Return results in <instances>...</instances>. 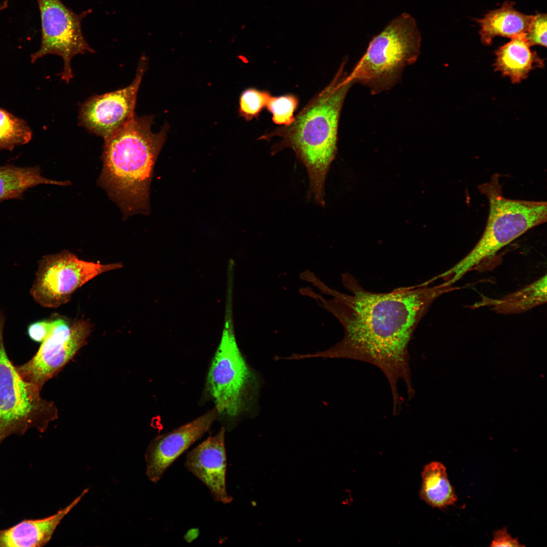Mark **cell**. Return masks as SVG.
Instances as JSON below:
<instances>
[{
  "label": "cell",
  "mask_w": 547,
  "mask_h": 547,
  "mask_svg": "<svg viewBox=\"0 0 547 547\" xmlns=\"http://www.w3.org/2000/svg\"><path fill=\"white\" fill-rule=\"evenodd\" d=\"M218 418L214 408L196 419L156 437L145 454L146 475L157 483L170 466L211 428Z\"/></svg>",
  "instance_id": "12"
},
{
  "label": "cell",
  "mask_w": 547,
  "mask_h": 547,
  "mask_svg": "<svg viewBox=\"0 0 547 547\" xmlns=\"http://www.w3.org/2000/svg\"><path fill=\"white\" fill-rule=\"evenodd\" d=\"M122 267L120 263L103 264L84 261L65 250L46 255L38 262L30 293L42 306L56 308L68 302L77 289L92 279Z\"/></svg>",
  "instance_id": "8"
},
{
  "label": "cell",
  "mask_w": 547,
  "mask_h": 547,
  "mask_svg": "<svg viewBox=\"0 0 547 547\" xmlns=\"http://www.w3.org/2000/svg\"><path fill=\"white\" fill-rule=\"evenodd\" d=\"M5 321L0 311V445L10 436H21L31 428L44 432L58 417L54 403L25 381L9 359L4 340Z\"/></svg>",
  "instance_id": "6"
},
{
  "label": "cell",
  "mask_w": 547,
  "mask_h": 547,
  "mask_svg": "<svg viewBox=\"0 0 547 547\" xmlns=\"http://www.w3.org/2000/svg\"><path fill=\"white\" fill-rule=\"evenodd\" d=\"M344 61L332 81L295 117L294 122L261 136L281 140L271 148L272 155L290 148L305 167L309 179L308 199L324 206L327 175L337 151L338 128L347 93L354 84L344 71Z\"/></svg>",
  "instance_id": "2"
},
{
  "label": "cell",
  "mask_w": 547,
  "mask_h": 547,
  "mask_svg": "<svg viewBox=\"0 0 547 547\" xmlns=\"http://www.w3.org/2000/svg\"><path fill=\"white\" fill-rule=\"evenodd\" d=\"M531 46H546V15H533L531 24L525 33Z\"/></svg>",
  "instance_id": "23"
},
{
  "label": "cell",
  "mask_w": 547,
  "mask_h": 547,
  "mask_svg": "<svg viewBox=\"0 0 547 547\" xmlns=\"http://www.w3.org/2000/svg\"><path fill=\"white\" fill-rule=\"evenodd\" d=\"M420 496L432 507L442 509L453 505L457 500L454 489L447 477L445 466L433 461L426 464L421 473Z\"/></svg>",
  "instance_id": "19"
},
{
  "label": "cell",
  "mask_w": 547,
  "mask_h": 547,
  "mask_svg": "<svg viewBox=\"0 0 547 547\" xmlns=\"http://www.w3.org/2000/svg\"><path fill=\"white\" fill-rule=\"evenodd\" d=\"M514 6V3L505 2L500 8L490 12L478 20L481 27V41L484 44L490 45L497 36L511 38L527 32L533 15L522 14Z\"/></svg>",
  "instance_id": "16"
},
{
  "label": "cell",
  "mask_w": 547,
  "mask_h": 547,
  "mask_svg": "<svg viewBox=\"0 0 547 547\" xmlns=\"http://www.w3.org/2000/svg\"><path fill=\"white\" fill-rule=\"evenodd\" d=\"M41 20L42 37L40 49L31 55L32 63L47 55L62 57V80L68 83L73 77L71 61L78 54L94 53L82 30V21L92 10L76 13L61 0H36Z\"/></svg>",
  "instance_id": "9"
},
{
  "label": "cell",
  "mask_w": 547,
  "mask_h": 547,
  "mask_svg": "<svg viewBox=\"0 0 547 547\" xmlns=\"http://www.w3.org/2000/svg\"><path fill=\"white\" fill-rule=\"evenodd\" d=\"M343 283L345 294L331 290L333 299L327 307L341 323L343 338L330 349L304 358L324 357L363 361L379 368L390 387L393 411L401 409L398 385H406L409 398L414 394L408 346L419 322L435 300L459 287L445 282L433 286L423 284L386 293L365 289L349 274Z\"/></svg>",
  "instance_id": "1"
},
{
  "label": "cell",
  "mask_w": 547,
  "mask_h": 547,
  "mask_svg": "<svg viewBox=\"0 0 547 547\" xmlns=\"http://www.w3.org/2000/svg\"><path fill=\"white\" fill-rule=\"evenodd\" d=\"M225 428L222 427L188 452L184 466L210 490L218 502L227 504L232 498L227 492V459L225 446Z\"/></svg>",
  "instance_id": "13"
},
{
  "label": "cell",
  "mask_w": 547,
  "mask_h": 547,
  "mask_svg": "<svg viewBox=\"0 0 547 547\" xmlns=\"http://www.w3.org/2000/svg\"><path fill=\"white\" fill-rule=\"evenodd\" d=\"M490 546H524L520 544L517 538H512L506 528L496 531Z\"/></svg>",
  "instance_id": "25"
},
{
  "label": "cell",
  "mask_w": 547,
  "mask_h": 547,
  "mask_svg": "<svg viewBox=\"0 0 547 547\" xmlns=\"http://www.w3.org/2000/svg\"><path fill=\"white\" fill-rule=\"evenodd\" d=\"M67 186L68 181H56L43 177L38 167H19L13 165L0 166V202L22 198L28 189L39 184Z\"/></svg>",
  "instance_id": "18"
},
{
  "label": "cell",
  "mask_w": 547,
  "mask_h": 547,
  "mask_svg": "<svg viewBox=\"0 0 547 547\" xmlns=\"http://www.w3.org/2000/svg\"><path fill=\"white\" fill-rule=\"evenodd\" d=\"M32 131L26 122L0 108V150H12L28 143Z\"/></svg>",
  "instance_id": "20"
},
{
  "label": "cell",
  "mask_w": 547,
  "mask_h": 547,
  "mask_svg": "<svg viewBox=\"0 0 547 547\" xmlns=\"http://www.w3.org/2000/svg\"><path fill=\"white\" fill-rule=\"evenodd\" d=\"M499 48L496 52L495 69L519 83L527 77L536 67L543 64L542 60L530 49L531 46L524 33L519 34Z\"/></svg>",
  "instance_id": "15"
},
{
  "label": "cell",
  "mask_w": 547,
  "mask_h": 547,
  "mask_svg": "<svg viewBox=\"0 0 547 547\" xmlns=\"http://www.w3.org/2000/svg\"><path fill=\"white\" fill-rule=\"evenodd\" d=\"M546 302V275L540 277L523 288L502 298L492 299L482 296L474 307L487 306L503 315L526 312Z\"/></svg>",
  "instance_id": "17"
},
{
  "label": "cell",
  "mask_w": 547,
  "mask_h": 547,
  "mask_svg": "<svg viewBox=\"0 0 547 547\" xmlns=\"http://www.w3.org/2000/svg\"><path fill=\"white\" fill-rule=\"evenodd\" d=\"M9 2V0H4L3 2H2V4H1V6L0 7V9L1 10H3V9H5L7 8V7L8 6Z\"/></svg>",
  "instance_id": "26"
},
{
  "label": "cell",
  "mask_w": 547,
  "mask_h": 547,
  "mask_svg": "<svg viewBox=\"0 0 547 547\" xmlns=\"http://www.w3.org/2000/svg\"><path fill=\"white\" fill-rule=\"evenodd\" d=\"M299 103L298 98L292 94L270 97L266 107L272 114V120L278 125L288 126L292 123L294 113Z\"/></svg>",
  "instance_id": "21"
},
{
  "label": "cell",
  "mask_w": 547,
  "mask_h": 547,
  "mask_svg": "<svg viewBox=\"0 0 547 547\" xmlns=\"http://www.w3.org/2000/svg\"><path fill=\"white\" fill-rule=\"evenodd\" d=\"M421 42L414 18L401 14L372 38L348 74L350 80L368 87L373 94L390 89L400 81L405 68L417 61Z\"/></svg>",
  "instance_id": "5"
},
{
  "label": "cell",
  "mask_w": 547,
  "mask_h": 547,
  "mask_svg": "<svg viewBox=\"0 0 547 547\" xmlns=\"http://www.w3.org/2000/svg\"><path fill=\"white\" fill-rule=\"evenodd\" d=\"M88 492L85 490L65 508L50 517L35 520H25L10 528L0 529V547H40L51 540L57 527L64 517L79 503Z\"/></svg>",
  "instance_id": "14"
},
{
  "label": "cell",
  "mask_w": 547,
  "mask_h": 547,
  "mask_svg": "<svg viewBox=\"0 0 547 547\" xmlns=\"http://www.w3.org/2000/svg\"><path fill=\"white\" fill-rule=\"evenodd\" d=\"M271 96L268 91L256 88L245 90L240 97L239 116L248 122L257 118L263 108L266 107Z\"/></svg>",
  "instance_id": "22"
},
{
  "label": "cell",
  "mask_w": 547,
  "mask_h": 547,
  "mask_svg": "<svg viewBox=\"0 0 547 547\" xmlns=\"http://www.w3.org/2000/svg\"><path fill=\"white\" fill-rule=\"evenodd\" d=\"M153 120V115H135L104 140L98 184L117 204L125 218L149 211L153 168L169 127L166 123L154 133Z\"/></svg>",
  "instance_id": "3"
},
{
  "label": "cell",
  "mask_w": 547,
  "mask_h": 547,
  "mask_svg": "<svg viewBox=\"0 0 547 547\" xmlns=\"http://www.w3.org/2000/svg\"><path fill=\"white\" fill-rule=\"evenodd\" d=\"M227 312L220 342L208 372L206 390L218 417L231 422L247 409L254 377L238 346L231 315Z\"/></svg>",
  "instance_id": "7"
},
{
  "label": "cell",
  "mask_w": 547,
  "mask_h": 547,
  "mask_svg": "<svg viewBox=\"0 0 547 547\" xmlns=\"http://www.w3.org/2000/svg\"><path fill=\"white\" fill-rule=\"evenodd\" d=\"M146 66V57H141L135 77L129 85L93 96L83 103L79 124L105 140L130 122L135 115L137 93Z\"/></svg>",
  "instance_id": "11"
},
{
  "label": "cell",
  "mask_w": 547,
  "mask_h": 547,
  "mask_svg": "<svg viewBox=\"0 0 547 547\" xmlns=\"http://www.w3.org/2000/svg\"><path fill=\"white\" fill-rule=\"evenodd\" d=\"M499 176L495 174L489 182L478 187L479 191L486 196L489 204L488 220L481 238L464 257L436 276V279L442 278L448 285H453L467 272L494 257L502 248L546 221L545 202L505 198Z\"/></svg>",
  "instance_id": "4"
},
{
  "label": "cell",
  "mask_w": 547,
  "mask_h": 547,
  "mask_svg": "<svg viewBox=\"0 0 547 547\" xmlns=\"http://www.w3.org/2000/svg\"><path fill=\"white\" fill-rule=\"evenodd\" d=\"M92 325L80 320L72 324L62 319L53 320V328L38 350L24 364L16 366L22 378L41 391L85 344Z\"/></svg>",
  "instance_id": "10"
},
{
  "label": "cell",
  "mask_w": 547,
  "mask_h": 547,
  "mask_svg": "<svg viewBox=\"0 0 547 547\" xmlns=\"http://www.w3.org/2000/svg\"><path fill=\"white\" fill-rule=\"evenodd\" d=\"M53 326V320L36 321L28 326L27 333L32 340L41 343L49 335Z\"/></svg>",
  "instance_id": "24"
}]
</instances>
